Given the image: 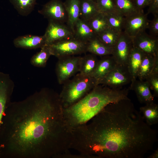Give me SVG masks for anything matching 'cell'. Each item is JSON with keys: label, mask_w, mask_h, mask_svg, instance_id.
I'll use <instances>...</instances> for the list:
<instances>
[{"label": "cell", "mask_w": 158, "mask_h": 158, "mask_svg": "<svg viewBox=\"0 0 158 158\" xmlns=\"http://www.w3.org/2000/svg\"><path fill=\"white\" fill-rule=\"evenodd\" d=\"M140 111L146 123L151 126L158 123V105L153 102L140 108Z\"/></svg>", "instance_id": "603a6c76"}, {"label": "cell", "mask_w": 158, "mask_h": 158, "mask_svg": "<svg viewBox=\"0 0 158 158\" xmlns=\"http://www.w3.org/2000/svg\"><path fill=\"white\" fill-rule=\"evenodd\" d=\"M63 84L59 96L64 109L79 101L98 85L97 80L93 77L85 76L79 73Z\"/></svg>", "instance_id": "277c9868"}, {"label": "cell", "mask_w": 158, "mask_h": 158, "mask_svg": "<svg viewBox=\"0 0 158 158\" xmlns=\"http://www.w3.org/2000/svg\"><path fill=\"white\" fill-rule=\"evenodd\" d=\"M108 25L119 33L124 30L125 21L124 17L120 14L106 16Z\"/></svg>", "instance_id": "4dcf8cb0"}, {"label": "cell", "mask_w": 158, "mask_h": 158, "mask_svg": "<svg viewBox=\"0 0 158 158\" xmlns=\"http://www.w3.org/2000/svg\"><path fill=\"white\" fill-rule=\"evenodd\" d=\"M90 0L96 3L97 2V0Z\"/></svg>", "instance_id": "8d00e7d4"}, {"label": "cell", "mask_w": 158, "mask_h": 158, "mask_svg": "<svg viewBox=\"0 0 158 158\" xmlns=\"http://www.w3.org/2000/svg\"><path fill=\"white\" fill-rule=\"evenodd\" d=\"M135 5L140 11H143V9L149 5L151 0H133Z\"/></svg>", "instance_id": "e575fe53"}, {"label": "cell", "mask_w": 158, "mask_h": 158, "mask_svg": "<svg viewBox=\"0 0 158 158\" xmlns=\"http://www.w3.org/2000/svg\"><path fill=\"white\" fill-rule=\"evenodd\" d=\"M154 18L149 23V29L150 35L155 37L158 35V15L154 16Z\"/></svg>", "instance_id": "d6a6232c"}, {"label": "cell", "mask_w": 158, "mask_h": 158, "mask_svg": "<svg viewBox=\"0 0 158 158\" xmlns=\"http://www.w3.org/2000/svg\"><path fill=\"white\" fill-rule=\"evenodd\" d=\"M63 4L67 17L66 25L73 32L74 25L79 18L80 0H65Z\"/></svg>", "instance_id": "d6986e66"}, {"label": "cell", "mask_w": 158, "mask_h": 158, "mask_svg": "<svg viewBox=\"0 0 158 158\" xmlns=\"http://www.w3.org/2000/svg\"><path fill=\"white\" fill-rule=\"evenodd\" d=\"M131 83L130 89L135 92L140 103L146 104L153 101L154 96L147 81L136 79Z\"/></svg>", "instance_id": "9a60e30c"}, {"label": "cell", "mask_w": 158, "mask_h": 158, "mask_svg": "<svg viewBox=\"0 0 158 158\" xmlns=\"http://www.w3.org/2000/svg\"><path fill=\"white\" fill-rule=\"evenodd\" d=\"M71 132L70 149L86 158H143L158 140L129 98L108 104Z\"/></svg>", "instance_id": "7a4b0ae2"}, {"label": "cell", "mask_w": 158, "mask_h": 158, "mask_svg": "<svg viewBox=\"0 0 158 158\" xmlns=\"http://www.w3.org/2000/svg\"><path fill=\"white\" fill-rule=\"evenodd\" d=\"M99 60L96 55L91 53L81 57L79 73L85 76L91 77Z\"/></svg>", "instance_id": "44dd1931"}, {"label": "cell", "mask_w": 158, "mask_h": 158, "mask_svg": "<svg viewBox=\"0 0 158 158\" xmlns=\"http://www.w3.org/2000/svg\"><path fill=\"white\" fill-rule=\"evenodd\" d=\"M148 14L142 11L130 16L126 17L124 31L126 34L133 38L145 32L148 28L149 21Z\"/></svg>", "instance_id": "9c48e42d"}, {"label": "cell", "mask_w": 158, "mask_h": 158, "mask_svg": "<svg viewBox=\"0 0 158 158\" xmlns=\"http://www.w3.org/2000/svg\"><path fill=\"white\" fill-rule=\"evenodd\" d=\"M104 85H97L79 101L63 108L65 121L71 129L87 123L108 104L128 98V89Z\"/></svg>", "instance_id": "3957f363"}, {"label": "cell", "mask_w": 158, "mask_h": 158, "mask_svg": "<svg viewBox=\"0 0 158 158\" xmlns=\"http://www.w3.org/2000/svg\"><path fill=\"white\" fill-rule=\"evenodd\" d=\"M87 22L97 36L109 27L106 16L100 13Z\"/></svg>", "instance_id": "f1b7e54d"}, {"label": "cell", "mask_w": 158, "mask_h": 158, "mask_svg": "<svg viewBox=\"0 0 158 158\" xmlns=\"http://www.w3.org/2000/svg\"><path fill=\"white\" fill-rule=\"evenodd\" d=\"M112 48L104 44L97 37L87 43L86 51L96 56H103L111 55Z\"/></svg>", "instance_id": "cb8c5ba5"}, {"label": "cell", "mask_w": 158, "mask_h": 158, "mask_svg": "<svg viewBox=\"0 0 158 158\" xmlns=\"http://www.w3.org/2000/svg\"><path fill=\"white\" fill-rule=\"evenodd\" d=\"M81 58L80 56H71L58 59L56 72L59 84H63L79 72Z\"/></svg>", "instance_id": "8992f818"}, {"label": "cell", "mask_w": 158, "mask_h": 158, "mask_svg": "<svg viewBox=\"0 0 158 158\" xmlns=\"http://www.w3.org/2000/svg\"><path fill=\"white\" fill-rule=\"evenodd\" d=\"M13 43L18 48L32 49L41 48L45 45L46 40L44 35L38 36L31 35L20 36L15 39Z\"/></svg>", "instance_id": "5bb4252c"}, {"label": "cell", "mask_w": 158, "mask_h": 158, "mask_svg": "<svg viewBox=\"0 0 158 158\" xmlns=\"http://www.w3.org/2000/svg\"><path fill=\"white\" fill-rule=\"evenodd\" d=\"M51 55L48 45H45L41 48L39 52L32 56L30 60V63L35 67H44L46 66L48 59Z\"/></svg>", "instance_id": "83f0119b"}, {"label": "cell", "mask_w": 158, "mask_h": 158, "mask_svg": "<svg viewBox=\"0 0 158 158\" xmlns=\"http://www.w3.org/2000/svg\"><path fill=\"white\" fill-rule=\"evenodd\" d=\"M44 35L47 45L74 37L73 31L67 25L53 21H49Z\"/></svg>", "instance_id": "7c38bea8"}, {"label": "cell", "mask_w": 158, "mask_h": 158, "mask_svg": "<svg viewBox=\"0 0 158 158\" xmlns=\"http://www.w3.org/2000/svg\"><path fill=\"white\" fill-rule=\"evenodd\" d=\"M148 83L151 90L154 92V96H158V63L145 80Z\"/></svg>", "instance_id": "1f68e13d"}, {"label": "cell", "mask_w": 158, "mask_h": 158, "mask_svg": "<svg viewBox=\"0 0 158 158\" xmlns=\"http://www.w3.org/2000/svg\"><path fill=\"white\" fill-rule=\"evenodd\" d=\"M133 47L132 38L122 32L112 48L111 55L117 64L127 66L129 57Z\"/></svg>", "instance_id": "ba28073f"}, {"label": "cell", "mask_w": 158, "mask_h": 158, "mask_svg": "<svg viewBox=\"0 0 158 158\" xmlns=\"http://www.w3.org/2000/svg\"><path fill=\"white\" fill-rule=\"evenodd\" d=\"M158 63V55L154 56L144 53L138 71L137 78L140 80H145Z\"/></svg>", "instance_id": "ac0fdd59"}, {"label": "cell", "mask_w": 158, "mask_h": 158, "mask_svg": "<svg viewBox=\"0 0 158 158\" xmlns=\"http://www.w3.org/2000/svg\"><path fill=\"white\" fill-rule=\"evenodd\" d=\"M73 32L74 37L86 43L97 37L88 23L80 18L74 25Z\"/></svg>", "instance_id": "2e32d148"}, {"label": "cell", "mask_w": 158, "mask_h": 158, "mask_svg": "<svg viewBox=\"0 0 158 158\" xmlns=\"http://www.w3.org/2000/svg\"><path fill=\"white\" fill-rule=\"evenodd\" d=\"M133 47L145 54L158 55V37L148 35L145 31L132 38Z\"/></svg>", "instance_id": "4fadbf2b"}, {"label": "cell", "mask_w": 158, "mask_h": 158, "mask_svg": "<svg viewBox=\"0 0 158 158\" xmlns=\"http://www.w3.org/2000/svg\"><path fill=\"white\" fill-rule=\"evenodd\" d=\"M147 158H158V148Z\"/></svg>", "instance_id": "d590c367"}, {"label": "cell", "mask_w": 158, "mask_h": 158, "mask_svg": "<svg viewBox=\"0 0 158 158\" xmlns=\"http://www.w3.org/2000/svg\"><path fill=\"white\" fill-rule=\"evenodd\" d=\"M144 53L133 47L128 60L127 66L130 73L132 82L137 78L139 69Z\"/></svg>", "instance_id": "ffe728a7"}, {"label": "cell", "mask_w": 158, "mask_h": 158, "mask_svg": "<svg viewBox=\"0 0 158 158\" xmlns=\"http://www.w3.org/2000/svg\"><path fill=\"white\" fill-rule=\"evenodd\" d=\"M132 81L130 73L127 65L117 64L115 68L98 82L113 88H121Z\"/></svg>", "instance_id": "52a82bcc"}, {"label": "cell", "mask_w": 158, "mask_h": 158, "mask_svg": "<svg viewBox=\"0 0 158 158\" xmlns=\"http://www.w3.org/2000/svg\"><path fill=\"white\" fill-rule=\"evenodd\" d=\"M103 56L99 60L96 68L92 75L98 82L114 68L117 64L112 56Z\"/></svg>", "instance_id": "e0dca14e"}, {"label": "cell", "mask_w": 158, "mask_h": 158, "mask_svg": "<svg viewBox=\"0 0 158 158\" xmlns=\"http://www.w3.org/2000/svg\"><path fill=\"white\" fill-rule=\"evenodd\" d=\"M121 33L109 27L98 35L97 37L104 44L112 48L118 40Z\"/></svg>", "instance_id": "484cf974"}, {"label": "cell", "mask_w": 158, "mask_h": 158, "mask_svg": "<svg viewBox=\"0 0 158 158\" xmlns=\"http://www.w3.org/2000/svg\"><path fill=\"white\" fill-rule=\"evenodd\" d=\"M114 1L119 13L125 17L141 11L137 8L133 0Z\"/></svg>", "instance_id": "4316f807"}, {"label": "cell", "mask_w": 158, "mask_h": 158, "mask_svg": "<svg viewBox=\"0 0 158 158\" xmlns=\"http://www.w3.org/2000/svg\"><path fill=\"white\" fill-rule=\"evenodd\" d=\"M99 13L96 2L90 0H80V19L88 22Z\"/></svg>", "instance_id": "7402d4cb"}, {"label": "cell", "mask_w": 158, "mask_h": 158, "mask_svg": "<svg viewBox=\"0 0 158 158\" xmlns=\"http://www.w3.org/2000/svg\"><path fill=\"white\" fill-rule=\"evenodd\" d=\"M14 87L9 75L0 71V127L4 112L11 102Z\"/></svg>", "instance_id": "8fae6325"}, {"label": "cell", "mask_w": 158, "mask_h": 158, "mask_svg": "<svg viewBox=\"0 0 158 158\" xmlns=\"http://www.w3.org/2000/svg\"><path fill=\"white\" fill-rule=\"evenodd\" d=\"M148 6V14L152 13L154 16L158 15V0H151Z\"/></svg>", "instance_id": "836d02e7"}, {"label": "cell", "mask_w": 158, "mask_h": 158, "mask_svg": "<svg viewBox=\"0 0 158 158\" xmlns=\"http://www.w3.org/2000/svg\"><path fill=\"white\" fill-rule=\"evenodd\" d=\"M37 0H9L21 15L26 16L33 11Z\"/></svg>", "instance_id": "d4e9b609"}, {"label": "cell", "mask_w": 158, "mask_h": 158, "mask_svg": "<svg viewBox=\"0 0 158 158\" xmlns=\"http://www.w3.org/2000/svg\"><path fill=\"white\" fill-rule=\"evenodd\" d=\"M87 44L73 37L47 45L51 55L59 59L86 53Z\"/></svg>", "instance_id": "5b68a950"}, {"label": "cell", "mask_w": 158, "mask_h": 158, "mask_svg": "<svg viewBox=\"0 0 158 158\" xmlns=\"http://www.w3.org/2000/svg\"><path fill=\"white\" fill-rule=\"evenodd\" d=\"M38 13L48 21L66 23L67 17L63 2L61 0H50L43 6Z\"/></svg>", "instance_id": "30bf717a"}, {"label": "cell", "mask_w": 158, "mask_h": 158, "mask_svg": "<svg viewBox=\"0 0 158 158\" xmlns=\"http://www.w3.org/2000/svg\"><path fill=\"white\" fill-rule=\"evenodd\" d=\"M96 3L100 13L106 16L120 14L114 0H97Z\"/></svg>", "instance_id": "f546056e"}, {"label": "cell", "mask_w": 158, "mask_h": 158, "mask_svg": "<svg viewBox=\"0 0 158 158\" xmlns=\"http://www.w3.org/2000/svg\"><path fill=\"white\" fill-rule=\"evenodd\" d=\"M63 109L59 94L47 87L11 102L0 127V158H59L69 152Z\"/></svg>", "instance_id": "6da1fadb"}]
</instances>
